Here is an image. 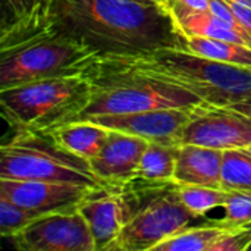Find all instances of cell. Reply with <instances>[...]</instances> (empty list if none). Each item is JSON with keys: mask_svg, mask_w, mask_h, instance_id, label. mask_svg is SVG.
<instances>
[{"mask_svg": "<svg viewBox=\"0 0 251 251\" xmlns=\"http://www.w3.org/2000/svg\"><path fill=\"white\" fill-rule=\"evenodd\" d=\"M50 24L100 57H131L184 49L185 37L156 0H53Z\"/></svg>", "mask_w": 251, "mask_h": 251, "instance_id": "1", "label": "cell"}, {"mask_svg": "<svg viewBox=\"0 0 251 251\" xmlns=\"http://www.w3.org/2000/svg\"><path fill=\"white\" fill-rule=\"evenodd\" d=\"M100 59L51 24L29 35L0 38V90L53 76L90 75Z\"/></svg>", "mask_w": 251, "mask_h": 251, "instance_id": "2", "label": "cell"}, {"mask_svg": "<svg viewBox=\"0 0 251 251\" xmlns=\"http://www.w3.org/2000/svg\"><path fill=\"white\" fill-rule=\"evenodd\" d=\"M115 59L182 87L209 106L228 107L251 99V68L207 59L184 49H160L150 54Z\"/></svg>", "mask_w": 251, "mask_h": 251, "instance_id": "3", "label": "cell"}, {"mask_svg": "<svg viewBox=\"0 0 251 251\" xmlns=\"http://www.w3.org/2000/svg\"><path fill=\"white\" fill-rule=\"evenodd\" d=\"M116 187L124 207V228L109 251L153 250L163 240L201 219L182 203L176 181L137 176Z\"/></svg>", "mask_w": 251, "mask_h": 251, "instance_id": "4", "label": "cell"}, {"mask_svg": "<svg viewBox=\"0 0 251 251\" xmlns=\"http://www.w3.org/2000/svg\"><path fill=\"white\" fill-rule=\"evenodd\" d=\"M88 76L93 82V96L78 119L96 115L204 104L191 91L147 75L115 57H101Z\"/></svg>", "mask_w": 251, "mask_h": 251, "instance_id": "5", "label": "cell"}, {"mask_svg": "<svg viewBox=\"0 0 251 251\" xmlns=\"http://www.w3.org/2000/svg\"><path fill=\"white\" fill-rule=\"evenodd\" d=\"M93 96L88 75L44 78L0 90L1 116L13 131H50L78 119Z\"/></svg>", "mask_w": 251, "mask_h": 251, "instance_id": "6", "label": "cell"}, {"mask_svg": "<svg viewBox=\"0 0 251 251\" xmlns=\"http://www.w3.org/2000/svg\"><path fill=\"white\" fill-rule=\"evenodd\" d=\"M0 178L104 185L87 159L63 149L51 131H13L0 146Z\"/></svg>", "mask_w": 251, "mask_h": 251, "instance_id": "7", "label": "cell"}, {"mask_svg": "<svg viewBox=\"0 0 251 251\" xmlns=\"http://www.w3.org/2000/svg\"><path fill=\"white\" fill-rule=\"evenodd\" d=\"M7 240L19 251H96L94 238L78 209L43 215Z\"/></svg>", "mask_w": 251, "mask_h": 251, "instance_id": "8", "label": "cell"}, {"mask_svg": "<svg viewBox=\"0 0 251 251\" xmlns=\"http://www.w3.org/2000/svg\"><path fill=\"white\" fill-rule=\"evenodd\" d=\"M179 144L218 150L246 149L251 144V118L229 107L196 106L185 124Z\"/></svg>", "mask_w": 251, "mask_h": 251, "instance_id": "9", "label": "cell"}, {"mask_svg": "<svg viewBox=\"0 0 251 251\" xmlns=\"http://www.w3.org/2000/svg\"><path fill=\"white\" fill-rule=\"evenodd\" d=\"M194 107H159L131 113L96 115L85 119L107 129L131 134L147 141L179 144L181 132Z\"/></svg>", "mask_w": 251, "mask_h": 251, "instance_id": "10", "label": "cell"}, {"mask_svg": "<svg viewBox=\"0 0 251 251\" xmlns=\"http://www.w3.org/2000/svg\"><path fill=\"white\" fill-rule=\"evenodd\" d=\"M90 190V187L69 182L0 178V199L40 215L78 209Z\"/></svg>", "mask_w": 251, "mask_h": 251, "instance_id": "11", "label": "cell"}, {"mask_svg": "<svg viewBox=\"0 0 251 251\" xmlns=\"http://www.w3.org/2000/svg\"><path fill=\"white\" fill-rule=\"evenodd\" d=\"M149 141L121 131L109 132L101 150L90 160L103 184H124L138 176L140 163Z\"/></svg>", "mask_w": 251, "mask_h": 251, "instance_id": "12", "label": "cell"}, {"mask_svg": "<svg viewBox=\"0 0 251 251\" xmlns=\"http://www.w3.org/2000/svg\"><path fill=\"white\" fill-rule=\"evenodd\" d=\"M96 243V251H109L124 228V207L116 184L91 188L78 204Z\"/></svg>", "mask_w": 251, "mask_h": 251, "instance_id": "13", "label": "cell"}, {"mask_svg": "<svg viewBox=\"0 0 251 251\" xmlns=\"http://www.w3.org/2000/svg\"><path fill=\"white\" fill-rule=\"evenodd\" d=\"M163 4L169 10L176 28L184 37H210L251 47V35L244 28L234 26L219 19L209 10H193L182 6L176 0H165Z\"/></svg>", "mask_w": 251, "mask_h": 251, "instance_id": "14", "label": "cell"}, {"mask_svg": "<svg viewBox=\"0 0 251 251\" xmlns=\"http://www.w3.org/2000/svg\"><path fill=\"white\" fill-rule=\"evenodd\" d=\"M224 150L179 144L175 181L178 184L221 187Z\"/></svg>", "mask_w": 251, "mask_h": 251, "instance_id": "15", "label": "cell"}, {"mask_svg": "<svg viewBox=\"0 0 251 251\" xmlns=\"http://www.w3.org/2000/svg\"><path fill=\"white\" fill-rule=\"evenodd\" d=\"M50 131L63 149L88 162L99 154L110 132V129L88 119L71 121Z\"/></svg>", "mask_w": 251, "mask_h": 251, "instance_id": "16", "label": "cell"}, {"mask_svg": "<svg viewBox=\"0 0 251 251\" xmlns=\"http://www.w3.org/2000/svg\"><path fill=\"white\" fill-rule=\"evenodd\" d=\"M231 226L219 221L190 225L159 243L153 251H210Z\"/></svg>", "mask_w": 251, "mask_h": 251, "instance_id": "17", "label": "cell"}, {"mask_svg": "<svg viewBox=\"0 0 251 251\" xmlns=\"http://www.w3.org/2000/svg\"><path fill=\"white\" fill-rule=\"evenodd\" d=\"M184 50L207 59L251 68V47L246 44L210 37H185Z\"/></svg>", "mask_w": 251, "mask_h": 251, "instance_id": "18", "label": "cell"}, {"mask_svg": "<svg viewBox=\"0 0 251 251\" xmlns=\"http://www.w3.org/2000/svg\"><path fill=\"white\" fill-rule=\"evenodd\" d=\"M179 144L149 141L138 169V176L150 181H175Z\"/></svg>", "mask_w": 251, "mask_h": 251, "instance_id": "19", "label": "cell"}, {"mask_svg": "<svg viewBox=\"0 0 251 251\" xmlns=\"http://www.w3.org/2000/svg\"><path fill=\"white\" fill-rule=\"evenodd\" d=\"M221 188L251 190V154L246 149L225 150Z\"/></svg>", "mask_w": 251, "mask_h": 251, "instance_id": "20", "label": "cell"}, {"mask_svg": "<svg viewBox=\"0 0 251 251\" xmlns=\"http://www.w3.org/2000/svg\"><path fill=\"white\" fill-rule=\"evenodd\" d=\"M179 196L188 210L199 218H204L210 210L224 206L226 190L221 187L179 184Z\"/></svg>", "mask_w": 251, "mask_h": 251, "instance_id": "21", "label": "cell"}, {"mask_svg": "<svg viewBox=\"0 0 251 251\" xmlns=\"http://www.w3.org/2000/svg\"><path fill=\"white\" fill-rule=\"evenodd\" d=\"M40 216L43 215L21 207L6 199H0V234L3 238L16 235Z\"/></svg>", "mask_w": 251, "mask_h": 251, "instance_id": "22", "label": "cell"}, {"mask_svg": "<svg viewBox=\"0 0 251 251\" xmlns=\"http://www.w3.org/2000/svg\"><path fill=\"white\" fill-rule=\"evenodd\" d=\"M222 207L225 209V216L221 221L228 226H251V190H226Z\"/></svg>", "mask_w": 251, "mask_h": 251, "instance_id": "23", "label": "cell"}, {"mask_svg": "<svg viewBox=\"0 0 251 251\" xmlns=\"http://www.w3.org/2000/svg\"><path fill=\"white\" fill-rule=\"evenodd\" d=\"M251 226L228 229L210 251H250Z\"/></svg>", "mask_w": 251, "mask_h": 251, "instance_id": "24", "label": "cell"}, {"mask_svg": "<svg viewBox=\"0 0 251 251\" xmlns=\"http://www.w3.org/2000/svg\"><path fill=\"white\" fill-rule=\"evenodd\" d=\"M209 12L213 13L215 16H218L219 19L234 25V26H241V24L238 22V19L235 18L234 10L231 9L229 3L226 0H209Z\"/></svg>", "mask_w": 251, "mask_h": 251, "instance_id": "25", "label": "cell"}, {"mask_svg": "<svg viewBox=\"0 0 251 251\" xmlns=\"http://www.w3.org/2000/svg\"><path fill=\"white\" fill-rule=\"evenodd\" d=\"M231 6V9L235 13V18L238 19V22L241 24V26L251 35V6L240 3V1H232V0H226Z\"/></svg>", "mask_w": 251, "mask_h": 251, "instance_id": "26", "label": "cell"}, {"mask_svg": "<svg viewBox=\"0 0 251 251\" xmlns=\"http://www.w3.org/2000/svg\"><path fill=\"white\" fill-rule=\"evenodd\" d=\"M176 1L193 10H209V0H176Z\"/></svg>", "mask_w": 251, "mask_h": 251, "instance_id": "27", "label": "cell"}, {"mask_svg": "<svg viewBox=\"0 0 251 251\" xmlns=\"http://www.w3.org/2000/svg\"><path fill=\"white\" fill-rule=\"evenodd\" d=\"M229 109H234L243 115H247L251 118V99L250 100H244V101H240V103H235V104H231L228 106Z\"/></svg>", "mask_w": 251, "mask_h": 251, "instance_id": "28", "label": "cell"}, {"mask_svg": "<svg viewBox=\"0 0 251 251\" xmlns=\"http://www.w3.org/2000/svg\"><path fill=\"white\" fill-rule=\"evenodd\" d=\"M232 1H240V3H244V4L251 6V0H232Z\"/></svg>", "mask_w": 251, "mask_h": 251, "instance_id": "29", "label": "cell"}, {"mask_svg": "<svg viewBox=\"0 0 251 251\" xmlns=\"http://www.w3.org/2000/svg\"><path fill=\"white\" fill-rule=\"evenodd\" d=\"M246 150H247V151H249V153L251 154V144H250V146H247V147H246Z\"/></svg>", "mask_w": 251, "mask_h": 251, "instance_id": "30", "label": "cell"}, {"mask_svg": "<svg viewBox=\"0 0 251 251\" xmlns=\"http://www.w3.org/2000/svg\"><path fill=\"white\" fill-rule=\"evenodd\" d=\"M156 1H159V3H162V4L165 3V0H156Z\"/></svg>", "mask_w": 251, "mask_h": 251, "instance_id": "31", "label": "cell"}, {"mask_svg": "<svg viewBox=\"0 0 251 251\" xmlns=\"http://www.w3.org/2000/svg\"><path fill=\"white\" fill-rule=\"evenodd\" d=\"M250 251H251V247H250Z\"/></svg>", "mask_w": 251, "mask_h": 251, "instance_id": "32", "label": "cell"}]
</instances>
